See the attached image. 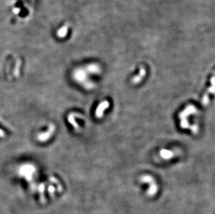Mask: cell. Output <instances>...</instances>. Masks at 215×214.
<instances>
[{"instance_id": "1", "label": "cell", "mask_w": 215, "mask_h": 214, "mask_svg": "<svg viewBox=\"0 0 215 214\" xmlns=\"http://www.w3.org/2000/svg\"><path fill=\"white\" fill-rule=\"evenodd\" d=\"M55 127L53 125H51L47 132L40 133L39 136H38V139L41 142H45V141H47V139H49L51 137V136L52 135V133L55 132Z\"/></svg>"}, {"instance_id": "2", "label": "cell", "mask_w": 215, "mask_h": 214, "mask_svg": "<svg viewBox=\"0 0 215 214\" xmlns=\"http://www.w3.org/2000/svg\"><path fill=\"white\" fill-rule=\"evenodd\" d=\"M107 106H108L107 102H102L101 104L98 107L97 110H96V112H95L96 116H97L98 118L101 117L102 115L103 111L106 109V107H107Z\"/></svg>"}, {"instance_id": "3", "label": "cell", "mask_w": 215, "mask_h": 214, "mask_svg": "<svg viewBox=\"0 0 215 214\" xmlns=\"http://www.w3.org/2000/svg\"><path fill=\"white\" fill-rule=\"evenodd\" d=\"M68 122L75 128V129H79V126H78L77 123H76L75 119H74V114H70L68 117Z\"/></svg>"}, {"instance_id": "4", "label": "cell", "mask_w": 215, "mask_h": 214, "mask_svg": "<svg viewBox=\"0 0 215 214\" xmlns=\"http://www.w3.org/2000/svg\"><path fill=\"white\" fill-rule=\"evenodd\" d=\"M44 190H45V185L41 184L39 186V191L40 194H41V201L42 203H45V197L44 195Z\"/></svg>"}, {"instance_id": "5", "label": "cell", "mask_w": 215, "mask_h": 214, "mask_svg": "<svg viewBox=\"0 0 215 214\" xmlns=\"http://www.w3.org/2000/svg\"><path fill=\"white\" fill-rule=\"evenodd\" d=\"M50 181H52V182L57 184L58 185V191H59V192H61L62 189H62V186H61V184H60L59 182V181H58V180L57 179H56L55 177H50Z\"/></svg>"}, {"instance_id": "6", "label": "cell", "mask_w": 215, "mask_h": 214, "mask_svg": "<svg viewBox=\"0 0 215 214\" xmlns=\"http://www.w3.org/2000/svg\"><path fill=\"white\" fill-rule=\"evenodd\" d=\"M55 188L53 186H50L49 187H48V192H49L50 195L52 196V197H54V193H55Z\"/></svg>"}, {"instance_id": "7", "label": "cell", "mask_w": 215, "mask_h": 214, "mask_svg": "<svg viewBox=\"0 0 215 214\" xmlns=\"http://www.w3.org/2000/svg\"><path fill=\"white\" fill-rule=\"evenodd\" d=\"M6 136L5 132H4L1 129H0V138H4Z\"/></svg>"}]
</instances>
